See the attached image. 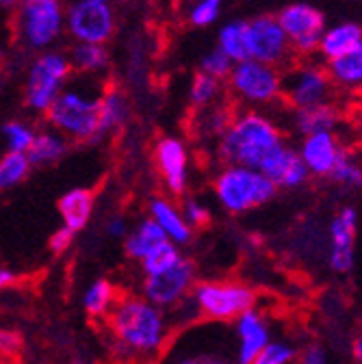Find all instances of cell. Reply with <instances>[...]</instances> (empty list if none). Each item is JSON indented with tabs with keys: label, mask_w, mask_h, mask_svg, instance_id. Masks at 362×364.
<instances>
[{
	"label": "cell",
	"mask_w": 362,
	"mask_h": 364,
	"mask_svg": "<svg viewBox=\"0 0 362 364\" xmlns=\"http://www.w3.org/2000/svg\"><path fill=\"white\" fill-rule=\"evenodd\" d=\"M72 243H74V232H70L68 228H57V232L50 237V252L53 254H65L70 247H72Z\"/></svg>",
	"instance_id": "41"
},
{
	"label": "cell",
	"mask_w": 362,
	"mask_h": 364,
	"mask_svg": "<svg viewBox=\"0 0 362 364\" xmlns=\"http://www.w3.org/2000/svg\"><path fill=\"white\" fill-rule=\"evenodd\" d=\"M215 198L233 215L250 213L274 200L278 189L258 171L241 165H225L215 178Z\"/></svg>",
	"instance_id": "5"
},
{
	"label": "cell",
	"mask_w": 362,
	"mask_h": 364,
	"mask_svg": "<svg viewBox=\"0 0 362 364\" xmlns=\"http://www.w3.org/2000/svg\"><path fill=\"white\" fill-rule=\"evenodd\" d=\"M362 50V28L353 20L336 22L332 26H326L319 39V53L326 61L339 59L343 55Z\"/></svg>",
	"instance_id": "19"
},
{
	"label": "cell",
	"mask_w": 362,
	"mask_h": 364,
	"mask_svg": "<svg viewBox=\"0 0 362 364\" xmlns=\"http://www.w3.org/2000/svg\"><path fill=\"white\" fill-rule=\"evenodd\" d=\"M356 232L358 210L343 206L330 221V269L336 273H349L356 264Z\"/></svg>",
	"instance_id": "15"
},
{
	"label": "cell",
	"mask_w": 362,
	"mask_h": 364,
	"mask_svg": "<svg viewBox=\"0 0 362 364\" xmlns=\"http://www.w3.org/2000/svg\"><path fill=\"white\" fill-rule=\"evenodd\" d=\"M191 299L198 308V314H202L204 318H211L217 323H230L237 321L243 312L254 308L256 293L243 282L211 280L196 284L191 291Z\"/></svg>",
	"instance_id": "7"
},
{
	"label": "cell",
	"mask_w": 362,
	"mask_h": 364,
	"mask_svg": "<svg viewBox=\"0 0 362 364\" xmlns=\"http://www.w3.org/2000/svg\"><path fill=\"white\" fill-rule=\"evenodd\" d=\"M14 33L28 50H53L65 35L63 0H20L14 11Z\"/></svg>",
	"instance_id": "4"
},
{
	"label": "cell",
	"mask_w": 362,
	"mask_h": 364,
	"mask_svg": "<svg viewBox=\"0 0 362 364\" xmlns=\"http://www.w3.org/2000/svg\"><path fill=\"white\" fill-rule=\"evenodd\" d=\"M105 230L111 239H126L128 235V221L124 215H113L107 219V225H105Z\"/></svg>",
	"instance_id": "43"
},
{
	"label": "cell",
	"mask_w": 362,
	"mask_h": 364,
	"mask_svg": "<svg viewBox=\"0 0 362 364\" xmlns=\"http://www.w3.org/2000/svg\"><path fill=\"white\" fill-rule=\"evenodd\" d=\"M180 213H183V217H185V221H187V225L191 228V230H193V228H202V225H206L211 221L208 206L204 202L196 200V198L187 200L185 206L180 208Z\"/></svg>",
	"instance_id": "39"
},
{
	"label": "cell",
	"mask_w": 362,
	"mask_h": 364,
	"mask_svg": "<svg viewBox=\"0 0 362 364\" xmlns=\"http://www.w3.org/2000/svg\"><path fill=\"white\" fill-rule=\"evenodd\" d=\"M3 139L7 144V152H20V154H26L33 139H35V128L28 126L26 122H20V119H11L7 122L3 128Z\"/></svg>",
	"instance_id": "33"
},
{
	"label": "cell",
	"mask_w": 362,
	"mask_h": 364,
	"mask_svg": "<svg viewBox=\"0 0 362 364\" xmlns=\"http://www.w3.org/2000/svg\"><path fill=\"white\" fill-rule=\"evenodd\" d=\"M217 50H221L233 63L250 59L247 53V20H228L217 31Z\"/></svg>",
	"instance_id": "28"
},
{
	"label": "cell",
	"mask_w": 362,
	"mask_h": 364,
	"mask_svg": "<svg viewBox=\"0 0 362 364\" xmlns=\"http://www.w3.org/2000/svg\"><path fill=\"white\" fill-rule=\"evenodd\" d=\"M219 96H221V82L215 80L213 76L198 72L191 78V85H189V102L196 109H206V107L217 105V98Z\"/></svg>",
	"instance_id": "32"
},
{
	"label": "cell",
	"mask_w": 362,
	"mask_h": 364,
	"mask_svg": "<svg viewBox=\"0 0 362 364\" xmlns=\"http://www.w3.org/2000/svg\"><path fill=\"white\" fill-rule=\"evenodd\" d=\"M235 330H237V341H239L237 364H252L254 358L271 341V330H269L265 314L256 308L243 312L235 321Z\"/></svg>",
	"instance_id": "18"
},
{
	"label": "cell",
	"mask_w": 362,
	"mask_h": 364,
	"mask_svg": "<svg viewBox=\"0 0 362 364\" xmlns=\"http://www.w3.org/2000/svg\"><path fill=\"white\" fill-rule=\"evenodd\" d=\"M284 144L280 126L267 113L247 109L235 115L217 139V154L225 165L258 169L262 161Z\"/></svg>",
	"instance_id": "2"
},
{
	"label": "cell",
	"mask_w": 362,
	"mask_h": 364,
	"mask_svg": "<svg viewBox=\"0 0 362 364\" xmlns=\"http://www.w3.org/2000/svg\"><path fill=\"white\" fill-rule=\"evenodd\" d=\"M115 11L109 3L74 0L65 7V33L74 43L107 46L115 33Z\"/></svg>",
	"instance_id": "10"
},
{
	"label": "cell",
	"mask_w": 362,
	"mask_h": 364,
	"mask_svg": "<svg viewBox=\"0 0 362 364\" xmlns=\"http://www.w3.org/2000/svg\"><path fill=\"white\" fill-rule=\"evenodd\" d=\"M165 241H167V239H165V235L161 232V228L148 217V219H142V221L126 235L124 252H126L128 258L142 262L152 250H156V247L163 245Z\"/></svg>",
	"instance_id": "26"
},
{
	"label": "cell",
	"mask_w": 362,
	"mask_h": 364,
	"mask_svg": "<svg viewBox=\"0 0 362 364\" xmlns=\"http://www.w3.org/2000/svg\"><path fill=\"white\" fill-rule=\"evenodd\" d=\"M107 316L117 345L132 358H156L171 330L167 312L152 306L142 295L119 297Z\"/></svg>",
	"instance_id": "1"
},
{
	"label": "cell",
	"mask_w": 362,
	"mask_h": 364,
	"mask_svg": "<svg viewBox=\"0 0 362 364\" xmlns=\"http://www.w3.org/2000/svg\"><path fill=\"white\" fill-rule=\"evenodd\" d=\"M295 358H297V351L291 343L271 338L269 345L254 358L252 364H293Z\"/></svg>",
	"instance_id": "36"
},
{
	"label": "cell",
	"mask_w": 362,
	"mask_h": 364,
	"mask_svg": "<svg viewBox=\"0 0 362 364\" xmlns=\"http://www.w3.org/2000/svg\"><path fill=\"white\" fill-rule=\"evenodd\" d=\"M115 301H117V293H115L113 282H109V280L92 282L82 295V308L87 310V314H92L96 318L107 316Z\"/></svg>",
	"instance_id": "29"
},
{
	"label": "cell",
	"mask_w": 362,
	"mask_h": 364,
	"mask_svg": "<svg viewBox=\"0 0 362 364\" xmlns=\"http://www.w3.org/2000/svg\"><path fill=\"white\" fill-rule=\"evenodd\" d=\"M282 96L295 111H299L332 102L334 87L321 63L306 59L291 63L289 70L282 72Z\"/></svg>",
	"instance_id": "9"
},
{
	"label": "cell",
	"mask_w": 362,
	"mask_h": 364,
	"mask_svg": "<svg viewBox=\"0 0 362 364\" xmlns=\"http://www.w3.org/2000/svg\"><path fill=\"white\" fill-rule=\"evenodd\" d=\"M328 351L321 345H308L302 355H299V364H328Z\"/></svg>",
	"instance_id": "42"
},
{
	"label": "cell",
	"mask_w": 362,
	"mask_h": 364,
	"mask_svg": "<svg viewBox=\"0 0 362 364\" xmlns=\"http://www.w3.org/2000/svg\"><path fill=\"white\" fill-rule=\"evenodd\" d=\"M202 364H230V362L219 360V358H211V360H206V362H202Z\"/></svg>",
	"instance_id": "48"
},
{
	"label": "cell",
	"mask_w": 362,
	"mask_h": 364,
	"mask_svg": "<svg viewBox=\"0 0 362 364\" xmlns=\"http://www.w3.org/2000/svg\"><path fill=\"white\" fill-rule=\"evenodd\" d=\"M174 364H202L198 358H180L178 362H174Z\"/></svg>",
	"instance_id": "47"
},
{
	"label": "cell",
	"mask_w": 362,
	"mask_h": 364,
	"mask_svg": "<svg viewBox=\"0 0 362 364\" xmlns=\"http://www.w3.org/2000/svg\"><path fill=\"white\" fill-rule=\"evenodd\" d=\"M180 258H183V254H180V247L165 241L163 245H159L156 250H152L139 264H142V271L144 276L150 278V276H159V273H165L169 271Z\"/></svg>",
	"instance_id": "31"
},
{
	"label": "cell",
	"mask_w": 362,
	"mask_h": 364,
	"mask_svg": "<svg viewBox=\"0 0 362 364\" xmlns=\"http://www.w3.org/2000/svg\"><path fill=\"white\" fill-rule=\"evenodd\" d=\"M130 115V102L126 91L119 87H107L100 91L98 98V122H100V132H111L117 130L126 124Z\"/></svg>",
	"instance_id": "25"
},
{
	"label": "cell",
	"mask_w": 362,
	"mask_h": 364,
	"mask_svg": "<svg viewBox=\"0 0 362 364\" xmlns=\"http://www.w3.org/2000/svg\"><path fill=\"white\" fill-rule=\"evenodd\" d=\"M18 273L7 269V267H0V289H7V287H14L18 282Z\"/></svg>",
	"instance_id": "44"
},
{
	"label": "cell",
	"mask_w": 362,
	"mask_h": 364,
	"mask_svg": "<svg viewBox=\"0 0 362 364\" xmlns=\"http://www.w3.org/2000/svg\"><path fill=\"white\" fill-rule=\"evenodd\" d=\"M247 53L250 59L278 70L291 65L295 57L276 16H256L247 20Z\"/></svg>",
	"instance_id": "12"
},
{
	"label": "cell",
	"mask_w": 362,
	"mask_h": 364,
	"mask_svg": "<svg viewBox=\"0 0 362 364\" xmlns=\"http://www.w3.org/2000/svg\"><path fill=\"white\" fill-rule=\"evenodd\" d=\"M225 0H198V3L189 9V22L198 28H206L215 24L221 16Z\"/></svg>",
	"instance_id": "37"
},
{
	"label": "cell",
	"mask_w": 362,
	"mask_h": 364,
	"mask_svg": "<svg viewBox=\"0 0 362 364\" xmlns=\"http://www.w3.org/2000/svg\"><path fill=\"white\" fill-rule=\"evenodd\" d=\"M353 358H356V362H360V358H362V341L360 338L353 341Z\"/></svg>",
	"instance_id": "46"
},
{
	"label": "cell",
	"mask_w": 362,
	"mask_h": 364,
	"mask_svg": "<svg viewBox=\"0 0 362 364\" xmlns=\"http://www.w3.org/2000/svg\"><path fill=\"white\" fill-rule=\"evenodd\" d=\"M72 65L68 55L61 50H43L31 61L26 72L24 100L26 107L35 113H46L63 87L70 82Z\"/></svg>",
	"instance_id": "6"
},
{
	"label": "cell",
	"mask_w": 362,
	"mask_h": 364,
	"mask_svg": "<svg viewBox=\"0 0 362 364\" xmlns=\"http://www.w3.org/2000/svg\"><path fill=\"white\" fill-rule=\"evenodd\" d=\"M258 171L276 189H297L308 180V171L297 154V148L289 146L287 141L262 161Z\"/></svg>",
	"instance_id": "17"
},
{
	"label": "cell",
	"mask_w": 362,
	"mask_h": 364,
	"mask_svg": "<svg viewBox=\"0 0 362 364\" xmlns=\"http://www.w3.org/2000/svg\"><path fill=\"white\" fill-rule=\"evenodd\" d=\"M5 59H7V50H5V46H3V43H0V65H3V63H5Z\"/></svg>",
	"instance_id": "49"
},
{
	"label": "cell",
	"mask_w": 362,
	"mask_h": 364,
	"mask_svg": "<svg viewBox=\"0 0 362 364\" xmlns=\"http://www.w3.org/2000/svg\"><path fill=\"white\" fill-rule=\"evenodd\" d=\"M341 124V111L336 105H319L310 109H299L293 113V126L302 136L316 132H336Z\"/></svg>",
	"instance_id": "22"
},
{
	"label": "cell",
	"mask_w": 362,
	"mask_h": 364,
	"mask_svg": "<svg viewBox=\"0 0 362 364\" xmlns=\"http://www.w3.org/2000/svg\"><path fill=\"white\" fill-rule=\"evenodd\" d=\"M92 85L68 82L57 96V100L46 111L50 128L61 132L65 139L92 144L102 136L100 122H98L100 91L92 89Z\"/></svg>",
	"instance_id": "3"
},
{
	"label": "cell",
	"mask_w": 362,
	"mask_h": 364,
	"mask_svg": "<svg viewBox=\"0 0 362 364\" xmlns=\"http://www.w3.org/2000/svg\"><path fill=\"white\" fill-rule=\"evenodd\" d=\"M343 144L336 132H316L302 136V144L297 148V154L308 171V176L330 178L341 152Z\"/></svg>",
	"instance_id": "16"
},
{
	"label": "cell",
	"mask_w": 362,
	"mask_h": 364,
	"mask_svg": "<svg viewBox=\"0 0 362 364\" xmlns=\"http://www.w3.org/2000/svg\"><path fill=\"white\" fill-rule=\"evenodd\" d=\"M230 119H233V113L225 109V107H219V105L200 109V113H198V122H200L202 134L217 136V139L225 132V128H228Z\"/></svg>",
	"instance_id": "35"
},
{
	"label": "cell",
	"mask_w": 362,
	"mask_h": 364,
	"mask_svg": "<svg viewBox=\"0 0 362 364\" xmlns=\"http://www.w3.org/2000/svg\"><path fill=\"white\" fill-rule=\"evenodd\" d=\"M70 364H80V362H70Z\"/></svg>",
	"instance_id": "51"
},
{
	"label": "cell",
	"mask_w": 362,
	"mask_h": 364,
	"mask_svg": "<svg viewBox=\"0 0 362 364\" xmlns=\"http://www.w3.org/2000/svg\"><path fill=\"white\" fill-rule=\"evenodd\" d=\"M276 20L280 28L284 31L291 50L297 57H312L319 48V39L326 24V14L310 3H291L284 5L278 14Z\"/></svg>",
	"instance_id": "11"
},
{
	"label": "cell",
	"mask_w": 362,
	"mask_h": 364,
	"mask_svg": "<svg viewBox=\"0 0 362 364\" xmlns=\"http://www.w3.org/2000/svg\"><path fill=\"white\" fill-rule=\"evenodd\" d=\"M193 287H196V264L183 256L169 271L144 278L142 297L167 312L183 299H187Z\"/></svg>",
	"instance_id": "13"
},
{
	"label": "cell",
	"mask_w": 362,
	"mask_h": 364,
	"mask_svg": "<svg viewBox=\"0 0 362 364\" xmlns=\"http://www.w3.org/2000/svg\"><path fill=\"white\" fill-rule=\"evenodd\" d=\"M31 167L33 165L26 154L7 152L0 156V191H9L18 187L20 182H24L31 173Z\"/></svg>",
	"instance_id": "30"
},
{
	"label": "cell",
	"mask_w": 362,
	"mask_h": 364,
	"mask_svg": "<svg viewBox=\"0 0 362 364\" xmlns=\"http://www.w3.org/2000/svg\"><path fill=\"white\" fill-rule=\"evenodd\" d=\"M20 0H0V11H16Z\"/></svg>",
	"instance_id": "45"
},
{
	"label": "cell",
	"mask_w": 362,
	"mask_h": 364,
	"mask_svg": "<svg viewBox=\"0 0 362 364\" xmlns=\"http://www.w3.org/2000/svg\"><path fill=\"white\" fill-rule=\"evenodd\" d=\"M22 349V336L16 330L0 328V355H16Z\"/></svg>",
	"instance_id": "40"
},
{
	"label": "cell",
	"mask_w": 362,
	"mask_h": 364,
	"mask_svg": "<svg viewBox=\"0 0 362 364\" xmlns=\"http://www.w3.org/2000/svg\"><path fill=\"white\" fill-rule=\"evenodd\" d=\"M225 80L233 94L247 107H267L282 98V70L254 59L235 63Z\"/></svg>",
	"instance_id": "8"
},
{
	"label": "cell",
	"mask_w": 362,
	"mask_h": 364,
	"mask_svg": "<svg viewBox=\"0 0 362 364\" xmlns=\"http://www.w3.org/2000/svg\"><path fill=\"white\" fill-rule=\"evenodd\" d=\"M154 163L171 196H183L189 185V150L178 136H161L154 146Z\"/></svg>",
	"instance_id": "14"
},
{
	"label": "cell",
	"mask_w": 362,
	"mask_h": 364,
	"mask_svg": "<svg viewBox=\"0 0 362 364\" xmlns=\"http://www.w3.org/2000/svg\"><path fill=\"white\" fill-rule=\"evenodd\" d=\"M148 213H150V219L161 228V232L165 235V239L169 243L180 247L191 241L193 230L187 225L183 213H180V208L171 200H167L163 196L152 198L148 204Z\"/></svg>",
	"instance_id": "20"
},
{
	"label": "cell",
	"mask_w": 362,
	"mask_h": 364,
	"mask_svg": "<svg viewBox=\"0 0 362 364\" xmlns=\"http://www.w3.org/2000/svg\"><path fill=\"white\" fill-rule=\"evenodd\" d=\"M68 61L72 65V72H78L80 76H87V78H96L109 70L111 55L107 50V46L74 43L68 55Z\"/></svg>",
	"instance_id": "24"
},
{
	"label": "cell",
	"mask_w": 362,
	"mask_h": 364,
	"mask_svg": "<svg viewBox=\"0 0 362 364\" xmlns=\"http://www.w3.org/2000/svg\"><path fill=\"white\" fill-rule=\"evenodd\" d=\"M68 139L53 130V128H43V130H35V139L26 152L31 165H39V167H48V165H55L59 163L65 154H68Z\"/></svg>",
	"instance_id": "23"
},
{
	"label": "cell",
	"mask_w": 362,
	"mask_h": 364,
	"mask_svg": "<svg viewBox=\"0 0 362 364\" xmlns=\"http://www.w3.org/2000/svg\"><path fill=\"white\" fill-rule=\"evenodd\" d=\"M326 74L334 89L343 91H358L362 85V50L343 55L339 59L326 61Z\"/></svg>",
	"instance_id": "27"
},
{
	"label": "cell",
	"mask_w": 362,
	"mask_h": 364,
	"mask_svg": "<svg viewBox=\"0 0 362 364\" xmlns=\"http://www.w3.org/2000/svg\"><path fill=\"white\" fill-rule=\"evenodd\" d=\"M94 206H96V198L94 191L89 189H72L65 196H61L57 208L63 219V228H68L74 235L82 230L94 215Z\"/></svg>",
	"instance_id": "21"
},
{
	"label": "cell",
	"mask_w": 362,
	"mask_h": 364,
	"mask_svg": "<svg viewBox=\"0 0 362 364\" xmlns=\"http://www.w3.org/2000/svg\"><path fill=\"white\" fill-rule=\"evenodd\" d=\"M332 180H336L339 185H345V187H353L358 189L360 182H362V169H360V163H358V156L349 150V148H343L332 173H330Z\"/></svg>",
	"instance_id": "34"
},
{
	"label": "cell",
	"mask_w": 362,
	"mask_h": 364,
	"mask_svg": "<svg viewBox=\"0 0 362 364\" xmlns=\"http://www.w3.org/2000/svg\"><path fill=\"white\" fill-rule=\"evenodd\" d=\"M233 61L225 57L221 50H217V48H213V50H208L204 57H202V61H200V72L202 74H208V76H213L215 80H225L228 78V74H230V70H233Z\"/></svg>",
	"instance_id": "38"
},
{
	"label": "cell",
	"mask_w": 362,
	"mask_h": 364,
	"mask_svg": "<svg viewBox=\"0 0 362 364\" xmlns=\"http://www.w3.org/2000/svg\"><path fill=\"white\" fill-rule=\"evenodd\" d=\"M98 3H109L111 5V0H98Z\"/></svg>",
	"instance_id": "50"
}]
</instances>
